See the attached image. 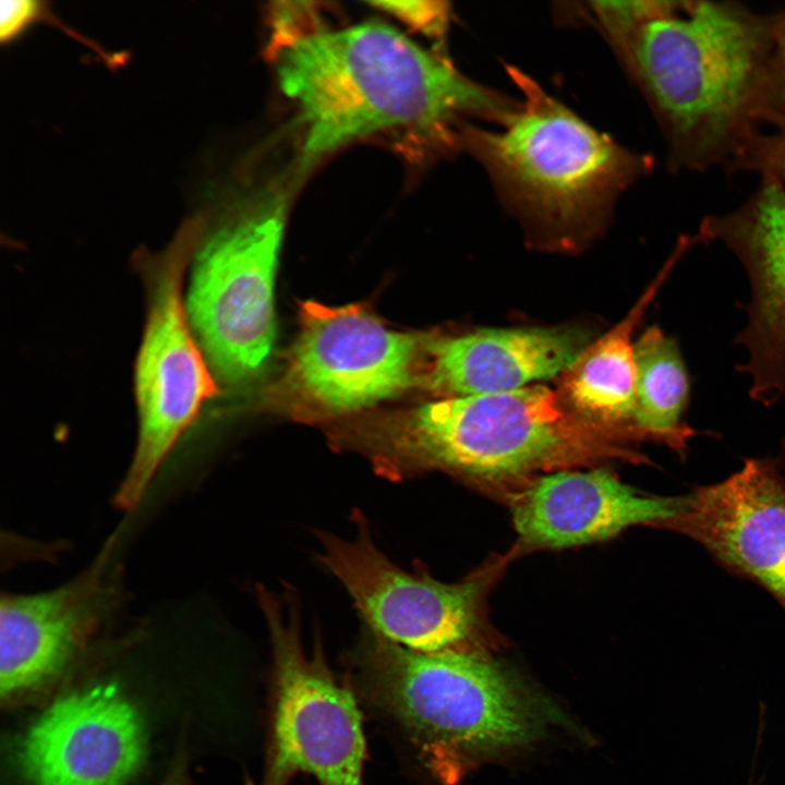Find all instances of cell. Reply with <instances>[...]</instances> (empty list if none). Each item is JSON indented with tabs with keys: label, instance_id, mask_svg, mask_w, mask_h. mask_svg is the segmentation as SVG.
I'll use <instances>...</instances> for the list:
<instances>
[{
	"label": "cell",
	"instance_id": "obj_1",
	"mask_svg": "<svg viewBox=\"0 0 785 785\" xmlns=\"http://www.w3.org/2000/svg\"><path fill=\"white\" fill-rule=\"evenodd\" d=\"M274 52L279 86L302 128L300 172L389 129L410 128L436 148L460 147L469 118L499 124L518 105L377 22L318 27Z\"/></svg>",
	"mask_w": 785,
	"mask_h": 785
},
{
	"label": "cell",
	"instance_id": "obj_2",
	"mask_svg": "<svg viewBox=\"0 0 785 785\" xmlns=\"http://www.w3.org/2000/svg\"><path fill=\"white\" fill-rule=\"evenodd\" d=\"M777 13L676 1L619 55L651 106L673 168H729L764 124Z\"/></svg>",
	"mask_w": 785,
	"mask_h": 785
},
{
	"label": "cell",
	"instance_id": "obj_3",
	"mask_svg": "<svg viewBox=\"0 0 785 785\" xmlns=\"http://www.w3.org/2000/svg\"><path fill=\"white\" fill-rule=\"evenodd\" d=\"M614 436L531 385L426 402L357 427L343 443L390 480L438 470L497 483L604 458L645 461Z\"/></svg>",
	"mask_w": 785,
	"mask_h": 785
},
{
	"label": "cell",
	"instance_id": "obj_4",
	"mask_svg": "<svg viewBox=\"0 0 785 785\" xmlns=\"http://www.w3.org/2000/svg\"><path fill=\"white\" fill-rule=\"evenodd\" d=\"M508 73L522 99L498 130L464 124L460 147L526 224L558 242L587 237L653 160L593 129L518 69Z\"/></svg>",
	"mask_w": 785,
	"mask_h": 785
},
{
	"label": "cell",
	"instance_id": "obj_5",
	"mask_svg": "<svg viewBox=\"0 0 785 785\" xmlns=\"http://www.w3.org/2000/svg\"><path fill=\"white\" fill-rule=\"evenodd\" d=\"M362 660L378 704L445 781L467 754L522 744L535 732L529 698L498 664L467 648L418 652L367 628Z\"/></svg>",
	"mask_w": 785,
	"mask_h": 785
},
{
	"label": "cell",
	"instance_id": "obj_6",
	"mask_svg": "<svg viewBox=\"0 0 785 785\" xmlns=\"http://www.w3.org/2000/svg\"><path fill=\"white\" fill-rule=\"evenodd\" d=\"M197 235L189 226L164 253L138 261L147 315L134 372L137 443L114 495L122 510L137 506L176 443L218 392L182 297Z\"/></svg>",
	"mask_w": 785,
	"mask_h": 785
},
{
	"label": "cell",
	"instance_id": "obj_7",
	"mask_svg": "<svg viewBox=\"0 0 785 785\" xmlns=\"http://www.w3.org/2000/svg\"><path fill=\"white\" fill-rule=\"evenodd\" d=\"M286 212L285 194H270L217 230L195 257L186 313L208 364L232 385L255 377L274 347Z\"/></svg>",
	"mask_w": 785,
	"mask_h": 785
},
{
	"label": "cell",
	"instance_id": "obj_8",
	"mask_svg": "<svg viewBox=\"0 0 785 785\" xmlns=\"http://www.w3.org/2000/svg\"><path fill=\"white\" fill-rule=\"evenodd\" d=\"M428 337L391 330L360 305L306 302L273 396L303 419L369 407L422 384Z\"/></svg>",
	"mask_w": 785,
	"mask_h": 785
},
{
	"label": "cell",
	"instance_id": "obj_9",
	"mask_svg": "<svg viewBox=\"0 0 785 785\" xmlns=\"http://www.w3.org/2000/svg\"><path fill=\"white\" fill-rule=\"evenodd\" d=\"M274 659L275 702L263 785H287L300 773L318 785H364L366 746L352 692L322 654L303 645L298 609L259 589Z\"/></svg>",
	"mask_w": 785,
	"mask_h": 785
},
{
	"label": "cell",
	"instance_id": "obj_10",
	"mask_svg": "<svg viewBox=\"0 0 785 785\" xmlns=\"http://www.w3.org/2000/svg\"><path fill=\"white\" fill-rule=\"evenodd\" d=\"M351 539L318 533L317 559L343 585L367 628L418 652L464 649L480 627L482 602L497 566L457 583L412 573L392 563L355 515Z\"/></svg>",
	"mask_w": 785,
	"mask_h": 785
},
{
	"label": "cell",
	"instance_id": "obj_11",
	"mask_svg": "<svg viewBox=\"0 0 785 785\" xmlns=\"http://www.w3.org/2000/svg\"><path fill=\"white\" fill-rule=\"evenodd\" d=\"M138 710L113 684L68 693L28 727L19 763L31 785H125L146 754Z\"/></svg>",
	"mask_w": 785,
	"mask_h": 785
},
{
	"label": "cell",
	"instance_id": "obj_12",
	"mask_svg": "<svg viewBox=\"0 0 785 785\" xmlns=\"http://www.w3.org/2000/svg\"><path fill=\"white\" fill-rule=\"evenodd\" d=\"M696 234L724 243L747 274V323L734 339L747 360L736 369L750 377V398L771 407L785 394V184L761 180L738 208L704 217Z\"/></svg>",
	"mask_w": 785,
	"mask_h": 785
},
{
	"label": "cell",
	"instance_id": "obj_13",
	"mask_svg": "<svg viewBox=\"0 0 785 785\" xmlns=\"http://www.w3.org/2000/svg\"><path fill=\"white\" fill-rule=\"evenodd\" d=\"M662 529L697 542L785 609V478L775 461L746 459L726 479L680 496L677 514Z\"/></svg>",
	"mask_w": 785,
	"mask_h": 785
},
{
	"label": "cell",
	"instance_id": "obj_14",
	"mask_svg": "<svg viewBox=\"0 0 785 785\" xmlns=\"http://www.w3.org/2000/svg\"><path fill=\"white\" fill-rule=\"evenodd\" d=\"M679 506L680 496L643 494L604 469L541 475L511 500L520 541L541 548L597 542L633 526L662 528Z\"/></svg>",
	"mask_w": 785,
	"mask_h": 785
},
{
	"label": "cell",
	"instance_id": "obj_15",
	"mask_svg": "<svg viewBox=\"0 0 785 785\" xmlns=\"http://www.w3.org/2000/svg\"><path fill=\"white\" fill-rule=\"evenodd\" d=\"M107 553L84 575L51 591L2 594L0 690L26 692L56 676L105 618L113 596Z\"/></svg>",
	"mask_w": 785,
	"mask_h": 785
},
{
	"label": "cell",
	"instance_id": "obj_16",
	"mask_svg": "<svg viewBox=\"0 0 785 785\" xmlns=\"http://www.w3.org/2000/svg\"><path fill=\"white\" fill-rule=\"evenodd\" d=\"M593 341L575 326L428 337L422 384L451 397L517 390L564 374Z\"/></svg>",
	"mask_w": 785,
	"mask_h": 785
},
{
	"label": "cell",
	"instance_id": "obj_17",
	"mask_svg": "<svg viewBox=\"0 0 785 785\" xmlns=\"http://www.w3.org/2000/svg\"><path fill=\"white\" fill-rule=\"evenodd\" d=\"M699 243L696 234L679 237L673 252L627 315L593 341L564 373L561 400L579 418L603 430L619 427L635 436L636 363L632 335L651 302L685 253Z\"/></svg>",
	"mask_w": 785,
	"mask_h": 785
},
{
	"label": "cell",
	"instance_id": "obj_18",
	"mask_svg": "<svg viewBox=\"0 0 785 785\" xmlns=\"http://www.w3.org/2000/svg\"><path fill=\"white\" fill-rule=\"evenodd\" d=\"M636 363L632 427L636 438L668 446L680 457L699 432L686 421L691 377L678 341L651 325L633 341Z\"/></svg>",
	"mask_w": 785,
	"mask_h": 785
},
{
	"label": "cell",
	"instance_id": "obj_19",
	"mask_svg": "<svg viewBox=\"0 0 785 785\" xmlns=\"http://www.w3.org/2000/svg\"><path fill=\"white\" fill-rule=\"evenodd\" d=\"M676 1L593 2V12L618 56L648 21L674 7Z\"/></svg>",
	"mask_w": 785,
	"mask_h": 785
},
{
	"label": "cell",
	"instance_id": "obj_20",
	"mask_svg": "<svg viewBox=\"0 0 785 785\" xmlns=\"http://www.w3.org/2000/svg\"><path fill=\"white\" fill-rule=\"evenodd\" d=\"M770 126L771 131H759L750 138L728 169L752 171L762 180L785 184V119Z\"/></svg>",
	"mask_w": 785,
	"mask_h": 785
},
{
	"label": "cell",
	"instance_id": "obj_21",
	"mask_svg": "<svg viewBox=\"0 0 785 785\" xmlns=\"http://www.w3.org/2000/svg\"><path fill=\"white\" fill-rule=\"evenodd\" d=\"M372 4L433 38L442 39L448 26L449 9L443 1H379Z\"/></svg>",
	"mask_w": 785,
	"mask_h": 785
},
{
	"label": "cell",
	"instance_id": "obj_22",
	"mask_svg": "<svg viewBox=\"0 0 785 785\" xmlns=\"http://www.w3.org/2000/svg\"><path fill=\"white\" fill-rule=\"evenodd\" d=\"M785 119V11L778 12L768 69L764 125Z\"/></svg>",
	"mask_w": 785,
	"mask_h": 785
},
{
	"label": "cell",
	"instance_id": "obj_23",
	"mask_svg": "<svg viewBox=\"0 0 785 785\" xmlns=\"http://www.w3.org/2000/svg\"><path fill=\"white\" fill-rule=\"evenodd\" d=\"M0 8V38L3 43L17 36L41 10L40 3L33 0H4Z\"/></svg>",
	"mask_w": 785,
	"mask_h": 785
},
{
	"label": "cell",
	"instance_id": "obj_24",
	"mask_svg": "<svg viewBox=\"0 0 785 785\" xmlns=\"http://www.w3.org/2000/svg\"><path fill=\"white\" fill-rule=\"evenodd\" d=\"M781 457L785 462V436H784V438L782 440V445H781Z\"/></svg>",
	"mask_w": 785,
	"mask_h": 785
},
{
	"label": "cell",
	"instance_id": "obj_25",
	"mask_svg": "<svg viewBox=\"0 0 785 785\" xmlns=\"http://www.w3.org/2000/svg\"><path fill=\"white\" fill-rule=\"evenodd\" d=\"M749 785H759V784H753V783H751V784H749Z\"/></svg>",
	"mask_w": 785,
	"mask_h": 785
}]
</instances>
